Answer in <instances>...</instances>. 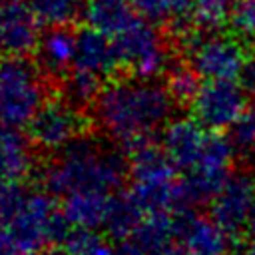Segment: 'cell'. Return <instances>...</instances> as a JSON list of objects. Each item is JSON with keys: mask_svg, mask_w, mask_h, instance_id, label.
Wrapping results in <instances>:
<instances>
[{"mask_svg": "<svg viewBox=\"0 0 255 255\" xmlns=\"http://www.w3.org/2000/svg\"><path fill=\"white\" fill-rule=\"evenodd\" d=\"M175 106L165 84L126 78L102 88L94 104V118L112 141L131 151L151 141V135L171 120Z\"/></svg>", "mask_w": 255, "mask_h": 255, "instance_id": "obj_1", "label": "cell"}, {"mask_svg": "<svg viewBox=\"0 0 255 255\" xmlns=\"http://www.w3.org/2000/svg\"><path fill=\"white\" fill-rule=\"evenodd\" d=\"M114 46L120 66H128L135 78L155 80L165 76L171 66L169 50L161 42L155 24L141 16L124 32L114 36Z\"/></svg>", "mask_w": 255, "mask_h": 255, "instance_id": "obj_5", "label": "cell"}, {"mask_svg": "<svg viewBox=\"0 0 255 255\" xmlns=\"http://www.w3.org/2000/svg\"><path fill=\"white\" fill-rule=\"evenodd\" d=\"M110 255H147L133 239H126V241H118L116 247H112Z\"/></svg>", "mask_w": 255, "mask_h": 255, "instance_id": "obj_31", "label": "cell"}, {"mask_svg": "<svg viewBox=\"0 0 255 255\" xmlns=\"http://www.w3.org/2000/svg\"><path fill=\"white\" fill-rule=\"evenodd\" d=\"M108 201L110 195L104 191H74L64 195L60 211L72 227L98 229L104 225Z\"/></svg>", "mask_w": 255, "mask_h": 255, "instance_id": "obj_18", "label": "cell"}, {"mask_svg": "<svg viewBox=\"0 0 255 255\" xmlns=\"http://www.w3.org/2000/svg\"><path fill=\"white\" fill-rule=\"evenodd\" d=\"M32 139L20 128L0 124V185L20 183L34 169Z\"/></svg>", "mask_w": 255, "mask_h": 255, "instance_id": "obj_15", "label": "cell"}, {"mask_svg": "<svg viewBox=\"0 0 255 255\" xmlns=\"http://www.w3.org/2000/svg\"><path fill=\"white\" fill-rule=\"evenodd\" d=\"M70 223L56 209L52 193L30 191L22 209L8 227L18 251H38L46 245H60L70 233Z\"/></svg>", "mask_w": 255, "mask_h": 255, "instance_id": "obj_4", "label": "cell"}, {"mask_svg": "<svg viewBox=\"0 0 255 255\" xmlns=\"http://www.w3.org/2000/svg\"><path fill=\"white\" fill-rule=\"evenodd\" d=\"M137 14L149 22L167 24L181 34H189L187 26H191V8L193 0H133Z\"/></svg>", "mask_w": 255, "mask_h": 255, "instance_id": "obj_20", "label": "cell"}, {"mask_svg": "<svg viewBox=\"0 0 255 255\" xmlns=\"http://www.w3.org/2000/svg\"><path fill=\"white\" fill-rule=\"evenodd\" d=\"M165 88L177 106L191 108L195 96L201 90V76L187 64H171L165 72Z\"/></svg>", "mask_w": 255, "mask_h": 255, "instance_id": "obj_23", "label": "cell"}, {"mask_svg": "<svg viewBox=\"0 0 255 255\" xmlns=\"http://www.w3.org/2000/svg\"><path fill=\"white\" fill-rule=\"evenodd\" d=\"M74 68L90 70L100 76H110L120 68V60L116 54L114 38L96 30L82 28L76 32V62Z\"/></svg>", "mask_w": 255, "mask_h": 255, "instance_id": "obj_14", "label": "cell"}, {"mask_svg": "<svg viewBox=\"0 0 255 255\" xmlns=\"http://www.w3.org/2000/svg\"><path fill=\"white\" fill-rule=\"evenodd\" d=\"M28 191L22 183H2L0 185V227L8 229L18 211L22 209Z\"/></svg>", "mask_w": 255, "mask_h": 255, "instance_id": "obj_29", "label": "cell"}, {"mask_svg": "<svg viewBox=\"0 0 255 255\" xmlns=\"http://www.w3.org/2000/svg\"><path fill=\"white\" fill-rule=\"evenodd\" d=\"M225 135L233 149V165L255 173V106H247Z\"/></svg>", "mask_w": 255, "mask_h": 255, "instance_id": "obj_21", "label": "cell"}, {"mask_svg": "<svg viewBox=\"0 0 255 255\" xmlns=\"http://www.w3.org/2000/svg\"><path fill=\"white\" fill-rule=\"evenodd\" d=\"M205 128L195 118H171L161 128L159 145L177 169H191L201 153Z\"/></svg>", "mask_w": 255, "mask_h": 255, "instance_id": "obj_12", "label": "cell"}, {"mask_svg": "<svg viewBox=\"0 0 255 255\" xmlns=\"http://www.w3.org/2000/svg\"><path fill=\"white\" fill-rule=\"evenodd\" d=\"M233 0H193L191 26L197 32H219L229 24Z\"/></svg>", "mask_w": 255, "mask_h": 255, "instance_id": "obj_27", "label": "cell"}, {"mask_svg": "<svg viewBox=\"0 0 255 255\" xmlns=\"http://www.w3.org/2000/svg\"><path fill=\"white\" fill-rule=\"evenodd\" d=\"M241 255H255V239L253 241H249L247 245H245V249H243V253Z\"/></svg>", "mask_w": 255, "mask_h": 255, "instance_id": "obj_35", "label": "cell"}, {"mask_svg": "<svg viewBox=\"0 0 255 255\" xmlns=\"http://www.w3.org/2000/svg\"><path fill=\"white\" fill-rule=\"evenodd\" d=\"M0 52H2V38H0Z\"/></svg>", "mask_w": 255, "mask_h": 255, "instance_id": "obj_37", "label": "cell"}, {"mask_svg": "<svg viewBox=\"0 0 255 255\" xmlns=\"http://www.w3.org/2000/svg\"><path fill=\"white\" fill-rule=\"evenodd\" d=\"M40 20L26 0H4L0 6L2 52L8 56H28L40 42Z\"/></svg>", "mask_w": 255, "mask_h": 255, "instance_id": "obj_11", "label": "cell"}, {"mask_svg": "<svg viewBox=\"0 0 255 255\" xmlns=\"http://www.w3.org/2000/svg\"><path fill=\"white\" fill-rule=\"evenodd\" d=\"M245 40L235 34L225 36L219 32H199L185 36L187 60L203 80H235L251 56L243 44Z\"/></svg>", "mask_w": 255, "mask_h": 255, "instance_id": "obj_6", "label": "cell"}, {"mask_svg": "<svg viewBox=\"0 0 255 255\" xmlns=\"http://www.w3.org/2000/svg\"><path fill=\"white\" fill-rule=\"evenodd\" d=\"M16 253V245L8 233V229L0 227V255H14Z\"/></svg>", "mask_w": 255, "mask_h": 255, "instance_id": "obj_32", "label": "cell"}, {"mask_svg": "<svg viewBox=\"0 0 255 255\" xmlns=\"http://www.w3.org/2000/svg\"><path fill=\"white\" fill-rule=\"evenodd\" d=\"M253 201H255V173L233 165L225 185L209 203V215L233 239V243L239 249V255L249 243L245 231Z\"/></svg>", "mask_w": 255, "mask_h": 255, "instance_id": "obj_7", "label": "cell"}, {"mask_svg": "<svg viewBox=\"0 0 255 255\" xmlns=\"http://www.w3.org/2000/svg\"><path fill=\"white\" fill-rule=\"evenodd\" d=\"M147 255H185V251H183L181 245L175 241V243H169V245H165V247H161V249H157V251H151V253H147Z\"/></svg>", "mask_w": 255, "mask_h": 255, "instance_id": "obj_33", "label": "cell"}, {"mask_svg": "<svg viewBox=\"0 0 255 255\" xmlns=\"http://www.w3.org/2000/svg\"><path fill=\"white\" fill-rule=\"evenodd\" d=\"M247 239L253 241L255 239V201L251 205V211H249V217H247Z\"/></svg>", "mask_w": 255, "mask_h": 255, "instance_id": "obj_34", "label": "cell"}, {"mask_svg": "<svg viewBox=\"0 0 255 255\" xmlns=\"http://www.w3.org/2000/svg\"><path fill=\"white\" fill-rule=\"evenodd\" d=\"M247 96L235 80H205L191 104L193 118L205 129H227L249 106Z\"/></svg>", "mask_w": 255, "mask_h": 255, "instance_id": "obj_9", "label": "cell"}, {"mask_svg": "<svg viewBox=\"0 0 255 255\" xmlns=\"http://www.w3.org/2000/svg\"><path fill=\"white\" fill-rule=\"evenodd\" d=\"M239 84L249 96H255V56H249L239 72Z\"/></svg>", "mask_w": 255, "mask_h": 255, "instance_id": "obj_30", "label": "cell"}, {"mask_svg": "<svg viewBox=\"0 0 255 255\" xmlns=\"http://www.w3.org/2000/svg\"><path fill=\"white\" fill-rule=\"evenodd\" d=\"M129 195L141 207L145 215L177 211L179 209V179L175 177L135 179L129 185Z\"/></svg>", "mask_w": 255, "mask_h": 255, "instance_id": "obj_17", "label": "cell"}, {"mask_svg": "<svg viewBox=\"0 0 255 255\" xmlns=\"http://www.w3.org/2000/svg\"><path fill=\"white\" fill-rule=\"evenodd\" d=\"M129 175L124 153L100 143L94 137L80 135L70 141L42 169L40 183L52 195L74 191H116Z\"/></svg>", "mask_w": 255, "mask_h": 255, "instance_id": "obj_2", "label": "cell"}, {"mask_svg": "<svg viewBox=\"0 0 255 255\" xmlns=\"http://www.w3.org/2000/svg\"><path fill=\"white\" fill-rule=\"evenodd\" d=\"M229 26L231 34L241 40L255 38V0H233Z\"/></svg>", "mask_w": 255, "mask_h": 255, "instance_id": "obj_28", "label": "cell"}, {"mask_svg": "<svg viewBox=\"0 0 255 255\" xmlns=\"http://www.w3.org/2000/svg\"><path fill=\"white\" fill-rule=\"evenodd\" d=\"M84 124L86 120L80 114V108L70 104L66 98H52L42 104L28 124V137L36 147L58 153L70 141L82 135Z\"/></svg>", "mask_w": 255, "mask_h": 255, "instance_id": "obj_8", "label": "cell"}, {"mask_svg": "<svg viewBox=\"0 0 255 255\" xmlns=\"http://www.w3.org/2000/svg\"><path fill=\"white\" fill-rule=\"evenodd\" d=\"M40 24L52 26H68L76 18L82 16L86 0H26Z\"/></svg>", "mask_w": 255, "mask_h": 255, "instance_id": "obj_25", "label": "cell"}, {"mask_svg": "<svg viewBox=\"0 0 255 255\" xmlns=\"http://www.w3.org/2000/svg\"><path fill=\"white\" fill-rule=\"evenodd\" d=\"M42 70L24 56H10L0 62V124L28 128L46 102Z\"/></svg>", "mask_w": 255, "mask_h": 255, "instance_id": "obj_3", "label": "cell"}, {"mask_svg": "<svg viewBox=\"0 0 255 255\" xmlns=\"http://www.w3.org/2000/svg\"><path fill=\"white\" fill-rule=\"evenodd\" d=\"M82 18L86 26L108 36H118L139 18L133 0H86Z\"/></svg>", "mask_w": 255, "mask_h": 255, "instance_id": "obj_16", "label": "cell"}, {"mask_svg": "<svg viewBox=\"0 0 255 255\" xmlns=\"http://www.w3.org/2000/svg\"><path fill=\"white\" fill-rule=\"evenodd\" d=\"M2 2H4V0H0V6H2Z\"/></svg>", "mask_w": 255, "mask_h": 255, "instance_id": "obj_38", "label": "cell"}, {"mask_svg": "<svg viewBox=\"0 0 255 255\" xmlns=\"http://www.w3.org/2000/svg\"><path fill=\"white\" fill-rule=\"evenodd\" d=\"M56 255H110L112 247L98 229L72 227L64 241L58 245Z\"/></svg>", "mask_w": 255, "mask_h": 255, "instance_id": "obj_26", "label": "cell"}, {"mask_svg": "<svg viewBox=\"0 0 255 255\" xmlns=\"http://www.w3.org/2000/svg\"><path fill=\"white\" fill-rule=\"evenodd\" d=\"M143 211L141 207L133 201V197L128 193H118L112 195L108 201V211L104 219V229L106 235L112 237L114 241H126L131 239L143 221Z\"/></svg>", "mask_w": 255, "mask_h": 255, "instance_id": "obj_19", "label": "cell"}, {"mask_svg": "<svg viewBox=\"0 0 255 255\" xmlns=\"http://www.w3.org/2000/svg\"><path fill=\"white\" fill-rule=\"evenodd\" d=\"M145 253L157 251L169 243H175V217L167 211L163 213H149L139 223L135 235L131 237Z\"/></svg>", "mask_w": 255, "mask_h": 255, "instance_id": "obj_22", "label": "cell"}, {"mask_svg": "<svg viewBox=\"0 0 255 255\" xmlns=\"http://www.w3.org/2000/svg\"><path fill=\"white\" fill-rule=\"evenodd\" d=\"M14 255H36V251H20V253H14Z\"/></svg>", "mask_w": 255, "mask_h": 255, "instance_id": "obj_36", "label": "cell"}, {"mask_svg": "<svg viewBox=\"0 0 255 255\" xmlns=\"http://www.w3.org/2000/svg\"><path fill=\"white\" fill-rule=\"evenodd\" d=\"M102 76L94 74L90 70L74 68L64 78V98L74 104L76 108H88L94 106L100 92H102Z\"/></svg>", "mask_w": 255, "mask_h": 255, "instance_id": "obj_24", "label": "cell"}, {"mask_svg": "<svg viewBox=\"0 0 255 255\" xmlns=\"http://www.w3.org/2000/svg\"><path fill=\"white\" fill-rule=\"evenodd\" d=\"M175 239L185 255H239L233 239L197 209L175 211Z\"/></svg>", "mask_w": 255, "mask_h": 255, "instance_id": "obj_10", "label": "cell"}, {"mask_svg": "<svg viewBox=\"0 0 255 255\" xmlns=\"http://www.w3.org/2000/svg\"><path fill=\"white\" fill-rule=\"evenodd\" d=\"M38 68L50 78L64 80L76 62V34L68 26H52L40 36L38 48Z\"/></svg>", "mask_w": 255, "mask_h": 255, "instance_id": "obj_13", "label": "cell"}]
</instances>
